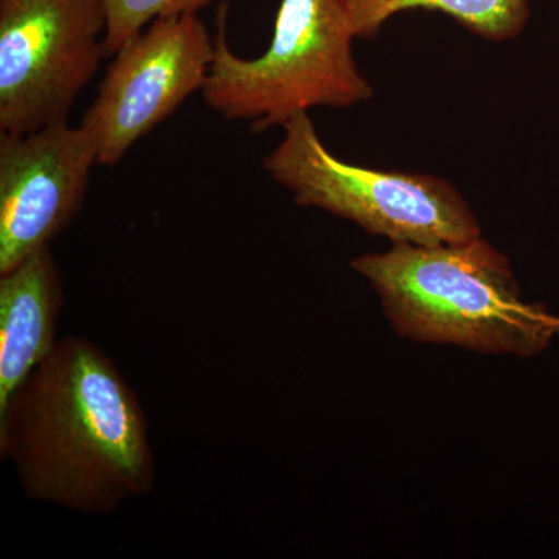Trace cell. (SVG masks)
<instances>
[{
	"label": "cell",
	"mask_w": 559,
	"mask_h": 559,
	"mask_svg": "<svg viewBox=\"0 0 559 559\" xmlns=\"http://www.w3.org/2000/svg\"><path fill=\"white\" fill-rule=\"evenodd\" d=\"M283 130L285 138L264 157L263 167L301 207L325 210L392 242L433 246L481 237L468 202L447 179L337 159L308 112L297 114Z\"/></svg>",
	"instance_id": "obj_4"
},
{
	"label": "cell",
	"mask_w": 559,
	"mask_h": 559,
	"mask_svg": "<svg viewBox=\"0 0 559 559\" xmlns=\"http://www.w3.org/2000/svg\"><path fill=\"white\" fill-rule=\"evenodd\" d=\"M226 10L201 91L224 119L248 121L259 132L319 106L352 108L373 97L353 58L356 36L341 0H282L270 47L253 60L230 49Z\"/></svg>",
	"instance_id": "obj_3"
},
{
	"label": "cell",
	"mask_w": 559,
	"mask_h": 559,
	"mask_svg": "<svg viewBox=\"0 0 559 559\" xmlns=\"http://www.w3.org/2000/svg\"><path fill=\"white\" fill-rule=\"evenodd\" d=\"M95 165L97 146L81 124L0 132V274L50 246L72 223Z\"/></svg>",
	"instance_id": "obj_7"
},
{
	"label": "cell",
	"mask_w": 559,
	"mask_h": 559,
	"mask_svg": "<svg viewBox=\"0 0 559 559\" xmlns=\"http://www.w3.org/2000/svg\"><path fill=\"white\" fill-rule=\"evenodd\" d=\"M215 57V39L197 14L159 17L114 53L81 127L114 167L143 135L202 91Z\"/></svg>",
	"instance_id": "obj_6"
},
{
	"label": "cell",
	"mask_w": 559,
	"mask_h": 559,
	"mask_svg": "<svg viewBox=\"0 0 559 559\" xmlns=\"http://www.w3.org/2000/svg\"><path fill=\"white\" fill-rule=\"evenodd\" d=\"M64 288L50 246L0 274V407L57 345Z\"/></svg>",
	"instance_id": "obj_8"
},
{
	"label": "cell",
	"mask_w": 559,
	"mask_h": 559,
	"mask_svg": "<svg viewBox=\"0 0 559 559\" xmlns=\"http://www.w3.org/2000/svg\"><path fill=\"white\" fill-rule=\"evenodd\" d=\"M108 14L106 55H114L159 17L197 14L213 0H103Z\"/></svg>",
	"instance_id": "obj_10"
},
{
	"label": "cell",
	"mask_w": 559,
	"mask_h": 559,
	"mask_svg": "<svg viewBox=\"0 0 559 559\" xmlns=\"http://www.w3.org/2000/svg\"><path fill=\"white\" fill-rule=\"evenodd\" d=\"M0 457L27 498L110 514L156 481L138 393L95 342L69 336L0 407Z\"/></svg>",
	"instance_id": "obj_1"
},
{
	"label": "cell",
	"mask_w": 559,
	"mask_h": 559,
	"mask_svg": "<svg viewBox=\"0 0 559 559\" xmlns=\"http://www.w3.org/2000/svg\"><path fill=\"white\" fill-rule=\"evenodd\" d=\"M103 0H0V132L69 114L106 55Z\"/></svg>",
	"instance_id": "obj_5"
},
{
	"label": "cell",
	"mask_w": 559,
	"mask_h": 559,
	"mask_svg": "<svg viewBox=\"0 0 559 559\" xmlns=\"http://www.w3.org/2000/svg\"><path fill=\"white\" fill-rule=\"evenodd\" d=\"M380 296L400 336L484 355H538L559 334V316L522 300L509 259L484 238L451 245L393 242L352 261Z\"/></svg>",
	"instance_id": "obj_2"
},
{
	"label": "cell",
	"mask_w": 559,
	"mask_h": 559,
	"mask_svg": "<svg viewBox=\"0 0 559 559\" xmlns=\"http://www.w3.org/2000/svg\"><path fill=\"white\" fill-rule=\"evenodd\" d=\"M356 38H374L382 25L409 10L448 14L466 31L488 40H509L527 24V0H341Z\"/></svg>",
	"instance_id": "obj_9"
}]
</instances>
